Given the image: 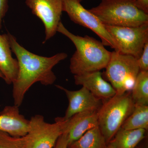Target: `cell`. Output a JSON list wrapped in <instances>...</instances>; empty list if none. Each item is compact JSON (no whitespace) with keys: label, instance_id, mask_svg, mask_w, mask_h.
<instances>
[{"label":"cell","instance_id":"obj_16","mask_svg":"<svg viewBox=\"0 0 148 148\" xmlns=\"http://www.w3.org/2000/svg\"><path fill=\"white\" fill-rule=\"evenodd\" d=\"M106 140L98 126L88 130L68 148H106Z\"/></svg>","mask_w":148,"mask_h":148},{"label":"cell","instance_id":"obj_18","mask_svg":"<svg viewBox=\"0 0 148 148\" xmlns=\"http://www.w3.org/2000/svg\"><path fill=\"white\" fill-rule=\"evenodd\" d=\"M131 97L135 105H148V71L138 74L131 91Z\"/></svg>","mask_w":148,"mask_h":148},{"label":"cell","instance_id":"obj_10","mask_svg":"<svg viewBox=\"0 0 148 148\" xmlns=\"http://www.w3.org/2000/svg\"><path fill=\"white\" fill-rule=\"evenodd\" d=\"M56 86L65 92L69 101L65 116L62 117L64 120H67L82 112L98 111L103 105V100L96 97L84 86L79 90H70L61 86Z\"/></svg>","mask_w":148,"mask_h":148},{"label":"cell","instance_id":"obj_4","mask_svg":"<svg viewBox=\"0 0 148 148\" xmlns=\"http://www.w3.org/2000/svg\"><path fill=\"white\" fill-rule=\"evenodd\" d=\"M103 101L98 111V127L108 143L132 113L135 105L131 97V91L116 94Z\"/></svg>","mask_w":148,"mask_h":148},{"label":"cell","instance_id":"obj_13","mask_svg":"<svg viewBox=\"0 0 148 148\" xmlns=\"http://www.w3.org/2000/svg\"><path fill=\"white\" fill-rule=\"evenodd\" d=\"M15 105L6 106L0 112V131L14 137H24L29 128V120L19 112Z\"/></svg>","mask_w":148,"mask_h":148},{"label":"cell","instance_id":"obj_9","mask_svg":"<svg viewBox=\"0 0 148 148\" xmlns=\"http://www.w3.org/2000/svg\"><path fill=\"white\" fill-rule=\"evenodd\" d=\"M26 3L44 25L45 42L57 32L63 12L62 0H26Z\"/></svg>","mask_w":148,"mask_h":148},{"label":"cell","instance_id":"obj_20","mask_svg":"<svg viewBox=\"0 0 148 148\" xmlns=\"http://www.w3.org/2000/svg\"><path fill=\"white\" fill-rule=\"evenodd\" d=\"M138 65L141 71H148V41L146 43L143 53L138 59Z\"/></svg>","mask_w":148,"mask_h":148},{"label":"cell","instance_id":"obj_12","mask_svg":"<svg viewBox=\"0 0 148 148\" xmlns=\"http://www.w3.org/2000/svg\"><path fill=\"white\" fill-rule=\"evenodd\" d=\"M75 83L87 88L92 94L103 101L114 96L116 91L111 84L105 80L100 71L74 75Z\"/></svg>","mask_w":148,"mask_h":148},{"label":"cell","instance_id":"obj_8","mask_svg":"<svg viewBox=\"0 0 148 148\" xmlns=\"http://www.w3.org/2000/svg\"><path fill=\"white\" fill-rule=\"evenodd\" d=\"M105 26L117 44L119 53L139 59L148 41V24L137 27Z\"/></svg>","mask_w":148,"mask_h":148},{"label":"cell","instance_id":"obj_2","mask_svg":"<svg viewBox=\"0 0 148 148\" xmlns=\"http://www.w3.org/2000/svg\"><path fill=\"white\" fill-rule=\"evenodd\" d=\"M57 32L69 38L76 48L70 60V71L74 75L106 69L112 52L107 50L101 42L88 36L82 37L72 34L61 21Z\"/></svg>","mask_w":148,"mask_h":148},{"label":"cell","instance_id":"obj_11","mask_svg":"<svg viewBox=\"0 0 148 148\" xmlns=\"http://www.w3.org/2000/svg\"><path fill=\"white\" fill-rule=\"evenodd\" d=\"M64 121L63 133L68 135L69 145L88 130L98 126V111L82 112Z\"/></svg>","mask_w":148,"mask_h":148},{"label":"cell","instance_id":"obj_24","mask_svg":"<svg viewBox=\"0 0 148 148\" xmlns=\"http://www.w3.org/2000/svg\"><path fill=\"white\" fill-rule=\"evenodd\" d=\"M0 78H2L3 79H4L3 75V74L1 72V71H0Z\"/></svg>","mask_w":148,"mask_h":148},{"label":"cell","instance_id":"obj_23","mask_svg":"<svg viewBox=\"0 0 148 148\" xmlns=\"http://www.w3.org/2000/svg\"><path fill=\"white\" fill-rule=\"evenodd\" d=\"M138 7L148 14V0H136Z\"/></svg>","mask_w":148,"mask_h":148},{"label":"cell","instance_id":"obj_14","mask_svg":"<svg viewBox=\"0 0 148 148\" xmlns=\"http://www.w3.org/2000/svg\"><path fill=\"white\" fill-rule=\"evenodd\" d=\"M12 52L8 34H0V71L8 84L15 81L18 71V62L12 57Z\"/></svg>","mask_w":148,"mask_h":148},{"label":"cell","instance_id":"obj_25","mask_svg":"<svg viewBox=\"0 0 148 148\" xmlns=\"http://www.w3.org/2000/svg\"><path fill=\"white\" fill-rule=\"evenodd\" d=\"M80 1H82V0H80Z\"/></svg>","mask_w":148,"mask_h":148},{"label":"cell","instance_id":"obj_6","mask_svg":"<svg viewBox=\"0 0 148 148\" xmlns=\"http://www.w3.org/2000/svg\"><path fill=\"white\" fill-rule=\"evenodd\" d=\"M29 128L24 136L26 148H53L63 133L64 121L62 117L55 122H46L41 115H36L29 121Z\"/></svg>","mask_w":148,"mask_h":148},{"label":"cell","instance_id":"obj_22","mask_svg":"<svg viewBox=\"0 0 148 148\" xmlns=\"http://www.w3.org/2000/svg\"><path fill=\"white\" fill-rule=\"evenodd\" d=\"M8 0H0V30L2 28L3 18L8 10Z\"/></svg>","mask_w":148,"mask_h":148},{"label":"cell","instance_id":"obj_5","mask_svg":"<svg viewBox=\"0 0 148 148\" xmlns=\"http://www.w3.org/2000/svg\"><path fill=\"white\" fill-rule=\"evenodd\" d=\"M106 69V77L117 94L131 91L140 71L138 59L115 51Z\"/></svg>","mask_w":148,"mask_h":148},{"label":"cell","instance_id":"obj_19","mask_svg":"<svg viewBox=\"0 0 148 148\" xmlns=\"http://www.w3.org/2000/svg\"><path fill=\"white\" fill-rule=\"evenodd\" d=\"M0 148H26L24 137H14L0 131Z\"/></svg>","mask_w":148,"mask_h":148},{"label":"cell","instance_id":"obj_21","mask_svg":"<svg viewBox=\"0 0 148 148\" xmlns=\"http://www.w3.org/2000/svg\"><path fill=\"white\" fill-rule=\"evenodd\" d=\"M69 140L68 135L66 133H63L58 138L53 148H68Z\"/></svg>","mask_w":148,"mask_h":148},{"label":"cell","instance_id":"obj_7","mask_svg":"<svg viewBox=\"0 0 148 148\" xmlns=\"http://www.w3.org/2000/svg\"><path fill=\"white\" fill-rule=\"evenodd\" d=\"M80 0H62L63 12L76 24L92 30L101 38L103 45L119 52L115 40L107 31L105 25L93 14L84 7Z\"/></svg>","mask_w":148,"mask_h":148},{"label":"cell","instance_id":"obj_1","mask_svg":"<svg viewBox=\"0 0 148 148\" xmlns=\"http://www.w3.org/2000/svg\"><path fill=\"white\" fill-rule=\"evenodd\" d=\"M8 34L11 49L18 62V74L12 84V96L14 105L19 107L26 92L35 83L40 82L45 86L53 84L56 77L52 69L67 58L68 54L61 52L49 57L36 55L20 45L13 35Z\"/></svg>","mask_w":148,"mask_h":148},{"label":"cell","instance_id":"obj_3","mask_svg":"<svg viewBox=\"0 0 148 148\" xmlns=\"http://www.w3.org/2000/svg\"><path fill=\"white\" fill-rule=\"evenodd\" d=\"M88 10L104 25L137 27L148 24V14L138 7L136 0H102Z\"/></svg>","mask_w":148,"mask_h":148},{"label":"cell","instance_id":"obj_15","mask_svg":"<svg viewBox=\"0 0 148 148\" xmlns=\"http://www.w3.org/2000/svg\"><path fill=\"white\" fill-rule=\"evenodd\" d=\"M144 129L127 130L122 128L106 144V148H136L145 138Z\"/></svg>","mask_w":148,"mask_h":148},{"label":"cell","instance_id":"obj_17","mask_svg":"<svg viewBox=\"0 0 148 148\" xmlns=\"http://www.w3.org/2000/svg\"><path fill=\"white\" fill-rule=\"evenodd\" d=\"M127 130L148 129V106L135 105L134 110L122 125Z\"/></svg>","mask_w":148,"mask_h":148}]
</instances>
